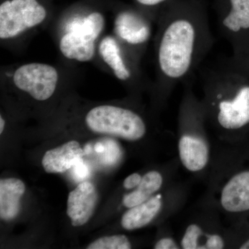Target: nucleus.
Segmentation results:
<instances>
[{
  "label": "nucleus",
  "instance_id": "f257e3e1",
  "mask_svg": "<svg viewBox=\"0 0 249 249\" xmlns=\"http://www.w3.org/2000/svg\"><path fill=\"white\" fill-rule=\"evenodd\" d=\"M155 26L156 73L150 88L159 111L178 83L194 76L213 47L214 37L201 0H172L160 11Z\"/></svg>",
  "mask_w": 249,
  "mask_h": 249
},
{
  "label": "nucleus",
  "instance_id": "f03ea898",
  "mask_svg": "<svg viewBox=\"0 0 249 249\" xmlns=\"http://www.w3.org/2000/svg\"><path fill=\"white\" fill-rule=\"evenodd\" d=\"M201 98L208 127L216 139L237 142L249 136V77L224 61L202 78Z\"/></svg>",
  "mask_w": 249,
  "mask_h": 249
},
{
  "label": "nucleus",
  "instance_id": "7ed1b4c3",
  "mask_svg": "<svg viewBox=\"0 0 249 249\" xmlns=\"http://www.w3.org/2000/svg\"><path fill=\"white\" fill-rule=\"evenodd\" d=\"M201 200L230 224L249 215V136L237 142L216 139Z\"/></svg>",
  "mask_w": 249,
  "mask_h": 249
},
{
  "label": "nucleus",
  "instance_id": "20e7f679",
  "mask_svg": "<svg viewBox=\"0 0 249 249\" xmlns=\"http://www.w3.org/2000/svg\"><path fill=\"white\" fill-rule=\"evenodd\" d=\"M51 25L58 53L68 65L96 61L98 44L106 28L102 9L90 4L74 5Z\"/></svg>",
  "mask_w": 249,
  "mask_h": 249
},
{
  "label": "nucleus",
  "instance_id": "39448f33",
  "mask_svg": "<svg viewBox=\"0 0 249 249\" xmlns=\"http://www.w3.org/2000/svg\"><path fill=\"white\" fill-rule=\"evenodd\" d=\"M194 76L183 82L178 113L177 152L180 165L196 178H207L213 144L201 98L194 91Z\"/></svg>",
  "mask_w": 249,
  "mask_h": 249
},
{
  "label": "nucleus",
  "instance_id": "423d86ee",
  "mask_svg": "<svg viewBox=\"0 0 249 249\" xmlns=\"http://www.w3.org/2000/svg\"><path fill=\"white\" fill-rule=\"evenodd\" d=\"M70 65L38 62L5 65L0 70L1 87L36 103L47 102L62 88L76 80V73Z\"/></svg>",
  "mask_w": 249,
  "mask_h": 249
},
{
  "label": "nucleus",
  "instance_id": "0eeeda50",
  "mask_svg": "<svg viewBox=\"0 0 249 249\" xmlns=\"http://www.w3.org/2000/svg\"><path fill=\"white\" fill-rule=\"evenodd\" d=\"M48 0H1L0 43L14 52H21L31 39L53 21Z\"/></svg>",
  "mask_w": 249,
  "mask_h": 249
},
{
  "label": "nucleus",
  "instance_id": "6e6552de",
  "mask_svg": "<svg viewBox=\"0 0 249 249\" xmlns=\"http://www.w3.org/2000/svg\"><path fill=\"white\" fill-rule=\"evenodd\" d=\"M84 122L94 133L139 142L146 137L148 122L143 114L131 106L99 105L85 112Z\"/></svg>",
  "mask_w": 249,
  "mask_h": 249
},
{
  "label": "nucleus",
  "instance_id": "1a4fd4ad",
  "mask_svg": "<svg viewBox=\"0 0 249 249\" xmlns=\"http://www.w3.org/2000/svg\"><path fill=\"white\" fill-rule=\"evenodd\" d=\"M177 237L181 249H229L227 227L220 214L203 200L187 213Z\"/></svg>",
  "mask_w": 249,
  "mask_h": 249
},
{
  "label": "nucleus",
  "instance_id": "9d476101",
  "mask_svg": "<svg viewBox=\"0 0 249 249\" xmlns=\"http://www.w3.org/2000/svg\"><path fill=\"white\" fill-rule=\"evenodd\" d=\"M188 196V185L176 180L147 201L127 209L121 217V227L126 231L137 230L155 221L170 219L183 209Z\"/></svg>",
  "mask_w": 249,
  "mask_h": 249
},
{
  "label": "nucleus",
  "instance_id": "9b49d317",
  "mask_svg": "<svg viewBox=\"0 0 249 249\" xmlns=\"http://www.w3.org/2000/svg\"><path fill=\"white\" fill-rule=\"evenodd\" d=\"M95 62L131 92H142L148 85L141 67L142 60L112 34H105L100 40Z\"/></svg>",
  "mask_w": 249,
  "mask_h": 249
},
{
  "label": "nucleus",
  "instance_id": "f8f14e48",
  "mask_svg": "<svg viewBox=\"0 0 249 249\" xmlns=\"http://www.w3.org/2000/svg\"><path fill=\"white\" fill-rule=\"evenodd\" d=\"M112 24L113 35L142 60L153 37L155 22L137 6L123 5L114 10Z\"/></svg>",
  "mask_w": 249,
  "mask_h": 249
},
{
  "label": "nucleus",
  "instance_id": "ddd939ff",
  "mask_svg": "<svg viewBox=\"0 0 249 249\" xmlns=\"http://www.w3.org/2000/svg\"><path fill=\"white\" fill-rule=\"evenodd\" d=\"M218 30L232 45L249 32V0H217Z\"/></svg>",
  "mask_w": 249,
  "mask_h": 249
},
{
  "label": "nucleus",
  "instance_id": "4468645a",
  "mask_svg": "<svg viewBox=\"0 0 249 249\" xmlns=\"http://www.w3.org/2000/svg\"><path fill=\"white\" fill-rule=\"evenodd\" d=\"M98 193L93 183L84 181L69 194L67 215L72 226L84 225L93 215L97 204Z\"/></svg>",
  "mask_w": 249,
  "mask_h": 249
},
{
  "label": "nucleus",
  "instance_id": "2eb2a0df",
  "mask_svg": "<svg viewBox=\"0 0 249 249\" xmlns=\"http://www.w3.org/2000/svg\"><path fill=\"white\" fill-rule=\"evenodd\" d=\"M83 155L79 142L70 141L46 152L42 164L47 173H64L79 162Z\"/></svg>",
  "mask_w": 249,
  "mask_h": 249
},
{
  "label": "nucleus",
  "instance_id": "dca6fc26",
  "mask_svg": "<svg viewBox=\"0 0 249 249\" xmlns=\"http://www.w3.org/2000/svg\"><path fill=\"white\" fill-rule=\"evenodd\" d=\"M25 185L16 178L0 181V217L2 220L15 219L20 210V199L25 193Z\"/></svg>",
  "mask_w": 249,
  "mask_h": 249
},
{
  "label": "nucleus",
  "instance_id": "f3484780",
  "mask_svg": "<svg viewBox=\"0 0 249 249\" xmlns=\"http://www.w3.org/2000/svg\"><path fill=\"white\" fill-rule=\"evenodd\" d=\"M232 54L225 60L229 66L249 77V32L231 45Z\"/></svg>",
  "mask_w": 249,
  "mask_h": 249
},
{
  "label": "nucleus",
  "instance_id": "a211bd4d",
  "mask_svg": "<svg viewBox=\"0 0 249 249\" xmlns=\"http://www.w3.org/2000/svg\"><path fill=\"white\" fill-rule=\"evenodd\" d=\"M229 249H249V215L227 227Z\"/></svg>",
  "mask_w": 249,
  "mask_h": 249
},
{
  "label": "nucleus",
  "instance_id": "6ab92c4d",
  "mask_svg": "<svg viewBox=\"0 0 249 249\" xmlns=\"http://www.w3.org/2000/svg\"><path fill=\"white\" fill-rule=\"evenodd\" d=\"M132 244L124 235L106 236L90 244L88 249H129Z\"/></svg>",
  "mask_w": 249,
  "mask_h": 249
},
{
  "label": "nucleus",
  "instance_id": "aec40b11",
  "mask_svg": "<svg viewBox=\"0 0 249 249\" xmlns=\"http://www.w3.org/2000/svg\"><path fill=\"white\" fill-rule=\"evenodd\" d=\"M137 8L144 14L157 22V18L162 9L172 0H133Z\"/></svg>",
  "mask_w": 249,
  "mask_h": 249
},
{
  "label": "nucleus",
  "instance_id": "412c9836",
  "mask_svg": "<svg viewBox=\"0 0 249 249\" xmlns=\"http://www.w3.org/2000/svg\"><path fill=\"white\" fill-rule=\"evenodd\" d=\"M155 249H181L178 237L171 229L160 236L153 246Z\"/></svg>",
  "mask_w": 249,
  "mask_h": 249
},
{
  "label": "nucleus",
  "instance_id": "4be33fe9",
  "mask_svg": "<svg viewBox=\"0 0 249 249\" xmlns=\"http://www.w3.org/2000/svg\"><path fill=\"white\" fill-rule=\"evenodd\" d=\"M142 175L139 173H133L132 175L127 177L124 180V188L125 190L132 189V188H135L136 186H138L139 183L142 181Z\"/></svg>",
  "mask_w": 249,
  "mask_h": 249
},
{
  "label": "nucleus",
  "instance_id": "5701e85b",
  "mask_svg": "<svg viewBox=\"0 0 249 249\" xmlns=\"http://www.w3.org/2000/svg\"><path fill=\"white\" fill-rule=\"evenodd\" d=\"M5 125H6V121L3 117L2 114H1L0 115V134H1L4 132Z\"/></svg>",
  "mask_w": 249,
  "mask_h": 249
}]
</instances>
